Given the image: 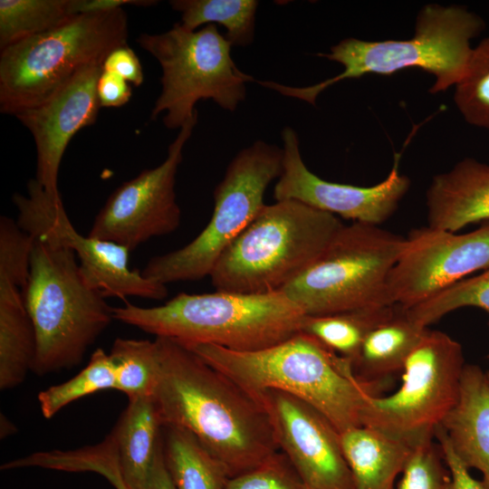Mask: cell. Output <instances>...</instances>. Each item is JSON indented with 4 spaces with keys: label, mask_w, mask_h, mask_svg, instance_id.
Masks as SVG:
<instances>
[{
    "label": "cell",
    "mask_w": 489,
    "mask_h": 489,
    "mask_svg": "<svg viewBox=\"0 0 489 489\" xmlns=\"http://www.w3.org/2000/svg\"><path fill=\"white\" fill-rule=\"evenodd\" d=\"M159 377L153 398L163 426L191 433L229 477L279 451L270 417L253 394L187 346L156 337Z\"/></svg>",
    "instance_id": "6da1fadb"
},
{
    "label": "cell",
    "mask_w": 489,
    "mask_h": 489,
    "mask_svg": "<svg viewBox=\"0 0 489 489\" xmlns=\"http://www.w3.org/2000/svg\"><path fill=\"white\" fill-rule=\"evenodd\" d=\"M185 346L253 394L273 389L304 401L340 434L362 426L368 401L381 396L388 385L360 378L350 360L304 331L253 351Z\"/></svg>",
    "instance_id": "7a4b0ae2"
},
{
    "label": "cell",
    "mask_w": 489,
    "mask_h": 489,
    "mask_svg": "<svg viewBox=\"0 0 489 489\" xmlns=\"http://www.w3.org/2000/svg\"><path fill=\"white\" fill-rule=\"evenodd\" d=\"M305 314L283 292L178 293L162 305L113 307V318L183 345L262 350L302 331Z\"/></svg>",
    "instance_id": "3957f363"
},
{
    "label": "cell",
    "mask_w": 489,
    "mask_h": 489,
    "mask_svg": "<svg viewBox=\"0 0 489 489\" xmlns=\"http://www.w3.org/2000/svg\"><path fill=\"white\" fill-rule=\"evenodd\" d=\"M485 27L482 17L461 5H426L418 13L414 37L408 40L363 41L347 38L318 53L340 63L343 71L321 82L292 87L275 82H260L264 87L315 105L319 94L338 82L368 73L390 75L418 68L436 77L430 92L445 91L465 75L473 48L470 41Z\"/></svg>",
    "instance_id": "277c9868"
},
{
    "label": "cell",
    "mask_w": 489,
    "mask_h": 489,
    "mask_svg": "<svg viewBox=\"0 0 489 489\" xmlns=\"http://www.w3.org/2000/svg\"><path fill=\"white\" fill-rule=\"evenodd\" d=\"M34 238L23 294L36 335L32 371L43 376L80 364L114 318L113 307L86 282L72 249Z\"/></svg>",
    "instance_id": "5b68a950"
},
{
    "label": "cell",
    "mask_w": 489,
    "mask_h": 489,
    "mask_svg": "<svg viewBox=\"0 0 489 489\" xmlns=\"http://www.w3.org/2000/svg\"><path fill=\"white\" fill-rule=\"evenodd\" d=\"M343 225L338 216L297 200L265 205L219 257L212 284L216 291L244 294L282 292Z\"/></svg>",
    "instance_id": "8992f818"
},
{
    "label": "cell",
    "mask_w": 489,
    "mask_h": 489,
    "mask_svg": "<svg viewBox=\"0 0 489 489\" xmlns=\"http://www.w3.org/2000/svg\"><path fill=\"white\" fill-rule=\"evenodd\" d=\"M123 10L80 14L0 53V111L15 116L39 105L82 69L102 65L114 49L128 44Z\"/></svg>",
    "instance_id": "52a82bcc"
},
{
    "label": "cell",
    "mask_w": 489,
    "mask_h": 489,
    "mask_svg": "<svg viewBox=\"0 0 489 489\" xmlns=\"http://www.w3.org/2000/svg\"><path fill=\"white\" fill-rule=\"evenodd\" d=\"M139 45L161 66V91L151 110V120L165 113L168 129H181L197 115L201 100H212L235 111L245 99L246 82L254 78L237 68L231 43L216 24L191 31L180 23L160 34H140Z\"/></svg>",
    "instance_id": "ba28073f"
},
{
    "label": "cell",
    "mask_w": 489,
    "mask_h": 489,
    "mask_svg": "<svg viewBox=\"0 0 489 489\" xmlns=\"http://www.w3.org/2000/svg\"><path fill=\"white\" fill-rule=\"evenodd\" d=\"M405 240L379 225H344L322 254L282 292L306 316L392 305L387 282Z\"/></svg>",
    "instance_id": "9c48e42d"
},
{
    "label": "cell",
    "mask_w": 489,
    "mask_h": 489,
    "mask_svg": "<svg viewBox=\"0 0 489 489\" xmlns=\"http://www.w3.org/2000/svg\"><path fill=\"white\" fill-rule=\"evenodd\" d=\"M283 160V149L263 140L240 150L214 190L206 227L185 246L152 257L142 275L165 285L210 276L222 254L265 206L266 189L281 176Z\"/></svg>",
    "instance_id": "30bf717a"
},
{
    "label": "cell",
    "mask_w": 489,
    "mask_h": 489,
    "mask_svg": "<svg viewBox=\"0 0 489 489\" xmlns=\"http://www.w3.org/2000/svg\"><path fill=\"white\" fill-rule=\"evenodd\" d=\"M465 366L459 342L427 330L402 369V382L388 396L371 398L362 426L375 428L410 447L434 439L457 403Z\"/></svg>",
    "instance_id": "8fae6325"
},
{
    "label": "cell",
    "mask_w": 489,
    "mask_h": 489,
    "mask_svg": "<svg viewBox=\"0 0 489 489\" xmlns=\"http://www.w3.org/2000/svg\"><path fill=\"white\" fill-rule=\"evenodd\" d=\"M27 195L15 193L13 202L18 211L17 225L34 237L54 240L72 249L89 285L105 298L129 296L163 300L165 284L144 277L129 266V251L118 244L81 235L72 225L62 197H51L32 178Z\"/></svg>",
    "instance_id": "7c38bea8"
},
{
    "label": "cell",
    "mask_w": 489,
    "mask_h": 489,
    "mask_svg": "<svg viewBox=\"0 0 489 489\" xmlns=\"http://www.w3.org/2000/svg\"><path fill=\"white\" fill-rule=\"evenodd\" d=\"M197 115L187 122L169 145L165 160L120 185L96 215L88 235L113 242L129 252L148 240L176 231L181 211L175 192L183 149Z\"/></svg>",
    "instance_id": "4fadbf2b"
},
{
    "label": "cell",
    "mask_w": 489,
    "mask_h": 489,
    "mask_svg": "<svg viewBox=\"0 0 489 489\" xmlns=\"http://www.w3.org/2000/svg\"><path fill=\"white\" fill-rule=\"evenodd\" d=\"M479 270H489V222L460 235L428 225L414 229L389 273L388 297L408 309Z\"/></svg>",
    "instance_id": "5bb4252c"
},
{
    "label": "cell",
    "mask_w": 489,
    "mask_h": 489,
    "mask_svg": "<svg viewBox=\"0 0 489 489\" xmlns=\"http://www.w3.org/2000/svg\"><path fill=\"white\" fill-rule=\"evenodd\" d=\"M283 172L273 188L275 201L293 199L336 216L379 225L396 211L410 181L399 173L400 154L387 177L371 187L330 182L312 173L302 160L293 129L282 131Z\"/></svg>",
    "instance_id": "9a60e30c"
},
{
    "label": "cell",
    "mask_w": 489,
    "mask_h": 489,
    "mask_svg": "<svg viewBox=\"0 0 489 489\" xmlns=\"http://www.w3.org/2000/svg\"><path fill=\"white\" fill-rule=\"evenodd\" d=\"M259 395L273 425L280 451L308 489H354L340 434L318 410L283 391Z\"/></svg>",
    "instance_id": "2e32d148"
},
{
    "label": "cell",
    "mask_w": 489,
    "mask_h": 489,
    "mask_svg": "<svg viewBox=\"0 0 489 489\" xmlns=\"http://www.w3.org/2000/svg\"><path fill=\"white\" fill-rule=\"evenodd\" d=\"M102 65L78 72L46 101L15 115L31 132L37 153L36 181L53 197H60L58 173L73 136L92 125L101 108L97 84Z\"/></svg>",
    "instance_id": "e0dca14e"
},
{
    "label": "cell",
    "mask_w": 489,
    "mask_h": 489,
    "mask_svg": "<svg viewBox=\"0 0 489 489\" xmlns=\"http://www.w3.org/2000/svg\"><path fill=\"white\" fill-rule=\"evenodd\" d=\"M428 226L456 233L489 222V165L466 158L435 176L427 191Z\"/></svg>",
    "instance_id": "ac0fdd59"
},
{
    "label": "cell",
    "mask_w": 489,
    "mask_h": 489,
    "mask_svg": "<svg viewBox=\"0 0 489 489\" xmlns=\"http://www.w3.org/2000/svg\"><path fill=\"white\" fill-rule=\"evenodd\" d=\"M440 427L459 460L479 470L489 489V385L479 366L465 364L457 403Z\"/></svg>",
    "instance_id": "d6986e66"
},
{
    "label": "cell",
    "mask_w": 489,
    "mask_h": 489,
    "mask_svg": "<svg viewBox=\"0 0 489 489\" xmlns=\"http://www.w3.org/2000/svg\"><path fill=\"white\" fill-rule=\"evenodd\" d=\"M162 427L153 397L129 400L111 431L120 474L129 489H148L162 446Z\"/></svg>",
    "instance_id": "ffe728a7"
},
{
    "label": "cell",
    "mask_w": 489,
    "mask_h": 489,
    "mask_svg": "<svg viewBox=\"0 0 489 489\" xmlns=\"http://www.w3.org/2000/svg\"><path fill=\"white\" fill-rule=\"evenodd\" d=\"M340 443L354 489H396L412 447L366 426L340 433Z\"/></svg>",
    "instance_id": "44dd1931"
},
{
    "label": "cell",
    "mask_w": 489,
    "mask_h": 489,
    "mask_svg": "<svg viewBox=\"0 0 489 489\" xmlns=\"http://www.w3.org/2000/svg\"><path fill=\"white\" fill-rule=\"evenodd\" d=\"M427 330L397 304L393 314L364 339L352 363L355 373L368 381L388 384L392 375L402 371L408 357Z\"/></svg>",
    "instance_id": "7402d4cb"
},
{
    "label": "cell",
    "mask_w": 489,
    "mask_h": 489,
    "mask_svg": "<svg viewBox=\"0 0 489 489\" xmlns=\"http://www.w3.org/2000/svg\"><path fill=\"white\" fill-rule=\"evenodd\" d=\"M36 335L23 289L0 277V389L14 388L33 369Z\"/></svg>",
    "instance_id": "603a6c76"
},
{
    "label": "cell",
    "mask_w": 489,
    "mask_h": 489,
    "mask_svg": "<svg viewBox=\"0 0 489 489\" xmlns=\"http://www.w3.org/2000/svg\"><path fill=\"white\" fill-rule=\"evenodd\" d=\"M165 463L176 489H225L229 475L188 431L163 426Z\"/></svg>",
    "instance_id": "cb8c5ba5"
},
{
    "label": "cell",
    "mask_w": 489,
    "mask_h": 489,
    "mask_svg": "<svg viewBox=\"0 0 489 489\" xmlns=\"http://www.w3.org/2000/svg\"><path fill=\"white\" fill-rule=\"evenodd\" d=\"M396 306L375 305L333 314L305 316L302 331L353 363L366 336L389 318Z\"/></svg>",
    "instance_id": "d4e9b609"
},
{
    "label": "cell",
    "mask_w": 489,
    "mask_h": 489,
    "mask_svg": "<svg viewBox=\"0 0 489 489\" xmlns=\"http://www.w3.org/2000/svg\"><path fill=\"white\" fill-rule=\"evenodd\" d=\"M171 7L181 14L180 24L195 31L206 24H219L232 46L246 47L254 37L255 0H172Z\"/></svg>",
    "instance_id": "484cf974"
},
{
    "label": "cell",
    "mask_w": 489,
    "mask_h": 489,
    "mask_svg": "<svg viewBox=\"0 0 489 489\" xmlns=\"http://www.w3.org/2000/svg\"><path fill=\"white\" fill-rule=\"evenodd\" d=\"M72 16V0H1L0 49L53 29Z\"/></svg>",
    "instance_id": "4316f807"
},
{
    "label": "cell",
    "mask_w": 489,
    "mask_h": 489,
    "mask_svg": "<svg viewBox=\"0 0 489 489\" xmlns=\"http://www.w3.org/2000/svg\"><path fill=\"white\" fill-rule=\"evenodd\" d=\"M109 354L114 364L116 390L129 400L153 397L159 377L155 340L118 338Z\"/></svg>",
    "instance_id": "83f0119b"
},
{
    "label": "cell",
    "mask_w": 489,
    "mask_h": 489,
    "mask_svg": "<svg viewBox=\"0 0 489 489\" xmlns=\"http://www.w3.org/2000/svg\"><path fill=\"white\" fill-rule=\"evenodd\" d=\"M105 389H115V369L110 354L97 349L83 369L71 379L42 390L38 401L43 416L49 419L72 402Z\"/></svg>",
    "instance_id": "f1b7e54d"
},
{
    "label": "cell",
    "mask_w": 489,
    "mask_h": 489,
    "mask_svg": "<svg viewBox=\"0 0 489 489\" xmlns=\"http://www.w3.org/2000/svg\"><path fill=\"white\" fill-rule=\"evenodd\" d=\"M454 101L465 121L489 129V36L473 48L466 72L455 84Z\"/></svg>",
    "instance_id": "f546056e"
},
{
    "label": "cell",
    "mask_w": 489,
    "mask_h": 489,
    "mask_svg": "<svg viewBox=\"0 0 489 489\" xmlns=\"http://www.w3.org/2000/svg\"><path fill=\"white\" fill-rule=\"evenodd\" d=\"M468 306L480 308L489 314V270L459 281L427 301L405 310L412 321L427 328L446 314Z\"/></svg>",
    "instance_id": "4dcf8cb0"
},
{
    "label": "cell",
    "mask_w": 489,
    "mask_h": 489,
    "mask_svg": "<svg viewBox=\"0 0 489 489\" xmlns=\"http://www.w3.org/2000/svg\"><path fill=\"white\" fill-rule=\"evenodd\" d=\"M396 489H453L450 471L433 439L412 447Z\"/></svg>",
    "instance_id": "1f68e13d"
},
{
    "label": "cell",
    "mask_w": 489,
    "mask_h": 489,
    "mask_svg": "<svg viewBox=\"0 0 489 489\" xmlns=\"http://www.w3.org/2000/svg\"><path fill=\"white\" fill-rule=\"evenodd\" d=\"M225 489H308L295 468L277 451L254 468L229 477Z\"/></svg>",
    "instance_id": "d6a6232c"
},
{
    "label": "cell",
    "mask_w": 489,
    "mask_h": 489,
    "mask_svg": "<svg viewBox=\"0 0 489 489\" xmlns=\"http://www.w3.org/2000/svg\"><path fill=\"white\" fill-rule=\"evenodd\" d=\"M102 71L116 73L137 87L144 81L141 63L128 44L114 49L107 55L102 62Z\"/></svg>",
    "instance_id": "836d02e7"
},
{
    "label": "cell",
    "mask_w": 489,
    "mask_h": 489,
    "mask_svg": "<svg viewBox=\"0 0 489 489\" xmlns=\"http://www.w3.org/2000/svg\"><path fill=\"white\" fill-rule=\"evenodd\" d=\"M445 462L450 471L453 489H484L481 481L475 479L456 456L441 427L435 432Z\"/></svg>",
    "instance_id": "e575fe53"
},
{
    "label": "cell",
    "mask_w": 489,
    "mask_h": 489,
    "mask_svg": "<svg viewBox=\"0 0 489 489\" xmlns=\"http://www.w3.org/2000/svg\"><path fill=\"white\" fill-rule=\"evenodd\" d=\"M101 107L119 108L129 102L132 90L130 83L116 73L102 71L97 84Z\"/></svg>",
    "instance_id": "d590c367"
},
{
    "label": "cell",
    "mask_w": 489,
    "mask_h": 489,
    "mask_svg": "<svg viewBox=\"0 0 489 489\" xmlns=\"http://www.w3.org/2000/svg\"><path fill=\"white\" fill-rule=\"evenodd\" d=\"M157 3L151 0H72V10L77 15L117 10L123 5L149 6Z\"/></svg>",
    "instance_id": "8d00e7d4"
},
{
    "label": "cell",
    "mask_w": 489,
    "mask_h": 489,
    "mask_svg": "<svg viewBox=\"0 0 489 489\" xmlns=\"http://www.w3.org/2000/svg\"><path fill=\"white\" fill-rule=\"evenodd\" d=\"M148 489H176L165 463L163 442L157 455Z\"/></svg>",
    "instance_id": "74e56055"
},
{
    "label": "cell",
    "mask_w": 489,
    "mask_h": 489,
    "mask_svg": "<svg viewBox=\"0 0 489 489\" xmlns=\"http://www.w3.org/2000/svg\"><path fill=\"white\" fill-rule=\"evenodd\" d=\"M1 438H5L16 431L15 426L5 415L1 414Z\"/></svg>",
    "instance_id": "f35d334b"
},
{
    "label": "cell",
    "mask_w": 489,
    "mask_h": 489,
    "mask_svg": "<svg viewBox=\"0 0 489 489\" xmlns=\"http://www.w3.org/2000/svg\"><path fill=\"white\" fill-rule=\"evenodd\" d=\"M121 483V482H120ZM118 483L115 486L116 489H129L123 483Z\"/></svg>",
    "instance_id": "ab89813d"
},
{
    "label": "cell",
    "mask_w": 489,
    "mask_h": 489,
    "mask_svg": "<svg viewBox=\"0 0 489 489\" xmlns=\"http://www.w3.org/2000/svg\"><path fill=\"white\" fill-rule=\"evenodd\" d=\"M485 374H486V379H487V382H488V385H489V371H486Z\"/></svg>",
    "instance_id": "60d3db41"
}]
</instances>
